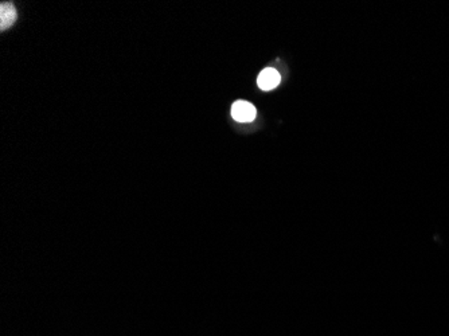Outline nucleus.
I'll use <instances>...</instances> for the list:
<instances>
[{
  "mask_svg": "<svg viewBox=\"0 0 449 336\" xmlns=\"http://www.w3.org/2000/svg\"><path fill=\"white\" fill-rule=\"evenodd\" d=\"M17 21V8L12 3L3 1L0 6V28L6 30Z\"/></svg>",
  "mask_w": 449,
  "mask_h": 336,
  "instance_id": "7ed1b4c3",
  "label": "nucleus"
},
{
  "mask_svg": "<svg viewBox=\"0 0 449 336\" xmlns=\"http://www.w3.org/2000/svg\"><path fill=\"white\" fill-rule=\"evenodd\" d=\"M280 81H281V76H280V73H279L276 69H273V68H266V69H264V70L259 75V78H257V85H259V88H260L261 90L268 92V90H272V89L277 88L279 83H280Z\"/></svg>",
  "mask_w": 449,
  "mask_h": 336,
  "instance_id": "f03ea898",
  "label": "nucleus"
},
{
  "mask_svg": "<svg viewBox=\"0 0 449 336\" xmlns=\"http://www.w3.org/2000/svg\"><path fill=\"white\" fill-rule=\"evenodd\" d=\"M232 116L238 123H252L257 116V110L253 103L238 100L232 106Z\"/></svg>",
  "mask_w": 449,
  "mask_h": 336,
  "instance_id": "f257e3e1",
  "label": "nucleus"
}]
</instances>
